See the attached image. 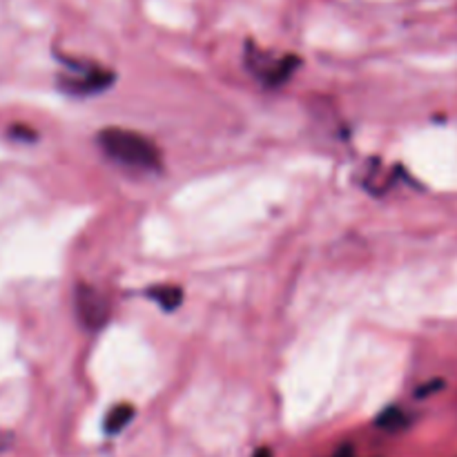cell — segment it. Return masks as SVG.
<instances>
[{
	"mask_svg": "<svg viewBox=\"0 0 457 457\" xmlns=\"http://www.w3.org/2000/svg\"><path fill=\"white\" fill-rule=\"evenodd\" d=\"M98 145L119 163L138 170H156L161 165V152L154 143L132 129L107 128L96 137Z\"/></svg>",
	"mask_w": 457,
	"mask_h": 457,
	"instance_id": "cell-1",
	"label": "cell"
},
{
	"mask_svg": "<svg viewBox=\"0 0 457 457\" xmlns=\"http://www.w3.org/2000/svg\"><path fill=\"white\" fill-rule=\"evenodd\" d=\"M110 302L94 286L80 284L76 288V315L87 330H101L110 321Z\"/></svg>",
	"mask_w": 457,
	"mask_h": 457,
	"instance_id": "cell-2",
	"label": "cell"
},
{
	"mask_svg": "<svg viewBox=\"0 0 457 457\" xmlns=\"http://www.w3.org/2000/svg\"><path fill=\"white\" fill-rule=\"evenodd\" d=\"M114 83V74L107 70H101V67H89V70H83V74L79 79L74 76H65L61 79V85L65 92L74 94V96H89V94H96L107 89Z\"/></svg>",
	"mask_w": 457,
	"mask_h": 457,
	"instance_id": "cell-3",
	"label": "cell"
},
{
	"mask_svg": "<svg viewBox=\"0 0 457 457\" xmlns=\"http://www.w3.org/2000/svg\"><path fill=\"white\" fill-rule=\"evenodd\" d=\"M134 415H137V411H134L132 404L112 406V409L107 411L105 424H103V428H105L107 436H116V433H120V431H125V428H128V424L132 422Z\"/></svg>",
	"mask_w": 457,
	"mask_h": 457,
	"instance_id": "cell-4",
	"label": "cell"
},
{
	"mask_svg": "<svg viewBox=\"0 0 457 457\" xmlns=\"http://www.w3.org/2000/svg\"><path fill=\"white\" fill-rule=\"evenodd\" d=\"M147 297L159 303L163 311H177L183 302V290L179 286H156L147 290Z\"/></svg>",
	"mask_w": 457,
	"mask_h": 457,
	"instance_id": "cell-5",
	"label": "cell"
},
{
	"mask_svg": "<svg viewBox=\"0 0 457 457\" xmlns=\"http://www.w3.org/2000/svg\"><path fill=\"white\" fill-rule=\"evenodd\" d=\"M406 422H409V418H406V413L402 409H397V406H388L386 411H382L378 418V428H382V431H400V428L406 427Z\"/></svg>",
	"mask_w": 457,
	"mask_h": 457,
	"instance_id": "cell-6",
	"label": "cell"
},
{
	"mask_svg": "<svg viewBox=\"0 0 457 457\" xmlns=\"http://www.w3.org/2000/svg\"><path fill=\"white\" fill-rule=\"evenodd\" d=\"M442 388H445V382H442V379H436V382H428V384H424V386H420L418 391H415V395L428 397V395H433V393L442 391Z\"/></svg>",
	"mask_w": 457,
	"mask_h": 457,
	"instance_id": "cell-7",
	"label": "cell"
},
{
	"mask_svg": "<svg viewBox=\"0 0 457 457\" xmlns=\"http://www.w3.org/2000/svg\"><path fill=\"white\" fill-rule=\"evenodd\" d=\"M12 134L13 137H25V141H34V137H36V134L27 128H13Z\"/></svg>",
	"mask_w": 457,
	"mask_h": 457,
	"instance_id": "cell-8",
	"label": "cell"
},
{
	"mask_svg": "<svg viewBox=\"0 0 457 457\" xmlns=\"http://www.w3.org/2000/svg\"><path fill=\"white\" fill-rule=\"evenodd\" d=\"M333 457H355V451H353V446H342Z\"/></svg>",
	"mask_w": 457,
	"mask_h": 457,
	"instance_id": "cell-9",
	"label": "cell"
},
{
	"mask_svg": "<svg viewBox=\"0 0 457 457\" xmlns=\"http://www.w3.org/2000/svg\"><path fill=\"white\" fill-rule=\"evenodd\" d=\"M254 457H272V453H270V449H259L257 453H254Z\"/></svg>",
	"mask_w": 457,
	"mask_h": 457,
	"instance_id": "cell-10",
	"label": "cell"
}]
</instances>
